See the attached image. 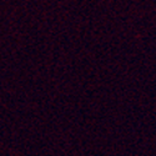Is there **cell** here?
Wrapping results in <instances>:
<instances>
[]
</instances>
